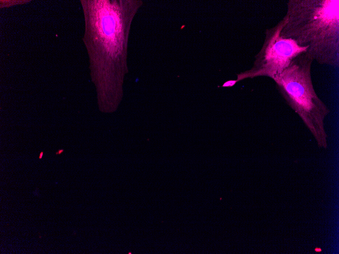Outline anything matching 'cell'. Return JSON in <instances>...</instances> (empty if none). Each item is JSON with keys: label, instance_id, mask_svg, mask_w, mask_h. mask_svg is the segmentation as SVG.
Listing matches in <instances>:
<instances>
[{"label": "cell", "instance_id": "1", "mask_svg": "<svg viewBox=\"0 0 339 254\" xmlns=\"http://www.w3.org/2000/svg\"><path fill=\"white\" fill-rule=\"evenodd\" d=\"M85 17L84 42L91 66L100 73L122 76L127 71V44L141 0L81 1Z\"/></svg>", "mask_w": 339, "mask_h": 254}, {"label": "cell", "instance_id": "2", "mask_svg": "<svg viewBox=\"0 0 339 254\" xmlns=\"http://www.w3.org/2000/svg\"><path fill=\"white\" fill-rule=\"evenodd\" d=\"M282 38L302 47L318 63H339V1L289 0Z\"/></svg>", "mask_w": 339, "mask_h": 254}, {"label": "cell", "instance_id": "3", "mask_svg": "<svg viewBox=\"0 0 339 254\" xmlns=\"http://www.w3.org/2000/svg\"><path fill=\"white\" fill-rule=\"evenodd\" d=\"M313 61L307 51L300 53L273 80L278 92L300 117L319 147L326 149L327 135L324 120L330 110L314 89L311 77Z\"/></svg>", "mask_w": 339, "mask_h": 254}, {"label": "cell", "instance_id": "4", "mask_svg": "<svg viewBox=\"0 0 339 254\" xmlns=\"http://www.w3.org/2000/svg\"><path fill=\"white\" fill-rule=\"evenodd\" d=\"M284 22L283 18L277 25L266 29L264 43L255 57L253 67L238 74L236 82L258 76L273 79L288 66L293 58L307 51L308 48L300 47L293 40L281 37Z\"/></svg>", "mask_w": 339, "mask_h": 254}, {"label": "cell", "instance_id": "5", "mask_svg": "<svg viewBox=\"0 0 339 254\" xmlns=\"http://www.w3.org/2000/svg\"><path fill=\"white\" fill-rule=\"evenodd\" d=\"M63 151V150H59V151H58V152H57L56 154H61Z\"/></svg>", "mask_w": 339, "mask_h": 254}, {"label": "cell", "instance_id": "6", "mask_svg": "<svg viewBox=\"0 0 339 254\" xmlns=\"http://www.w3.org/2000/svg\"><path fill=\"white\" fill-rule=\"evenodd\" d=\"M43 152H42L40 153V156H39V158H40V159H41V158H42V156H43Z\"/></svg>", "mask_w": 339, "mask_h": 254}, {"label": "cell", "instance_id": "7", "mask_svg": "<svg viewBox=\"0 0 339 254\" xmlns=\"http://www.w3.org/2000/svg\"><path fill=\"white\" fill-rule=\"evenodd\" d=\"M315 250L317 251H321V250L320 248V249H315Z\"/></svg>", "mask_w": 339, "mask_h": 254}]
</instances>
